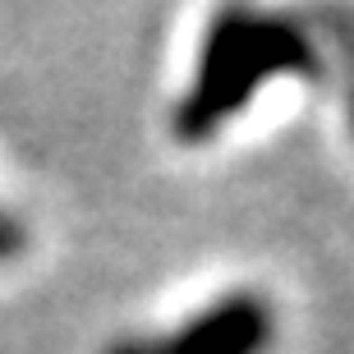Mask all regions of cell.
Instances as JSON below:
<instances>
[{
  "label": "cell",
  "instance_id": "obj_2",
  "mask_svg": "<svg viewBox=\"0 0 354 354\" xmlns=\"http://www.w3.org/2000/svg\"><path fill=\"white\" fill-rule=\"evenodd\" d=\"M290 308L258 276H230L166 313L115 327L88 354H286Z\"/></svg>",
  "mask_w": 354,
  "mask_h": 354
},
{
  "label": "cell",
  "instance_id": "obj_1",
  "mask_svg": "<svg viewBox=\"0 0 354 354\" xmlns=\"http://www.w3.org/2000/svg\"><path fill=\"white\" fill-rule=\"evenodd\" d=\"M322 10L216 5L198 14L161 97L166 143L207 157L304 115L327 97Z\"/></svg>",
  "mask_w": 354,
  "mask_h": 354
},
{
  "label": "cell",
  "instance_id": "obj_4",
  "mask_svg": "<svg viewBox=\"0 0 354 354\" xmlns=\"http://www.w3.org/2000/svg\"><path fill=\"white\" fill-rule=\"evenodd\" d=\"M37 244H41V230H37L32 207L0 180V281H10L19 267L32 263Z\"/></svg>",
  "mask_w": 354,
  "mask_h": 354
},
{
  "label": "cell",
  "instance_id": "obj_3",
  "mask_svg": "<svg viewBox=\"0 0 354 354\" xmlns=\"http://www.w3.org/2000/svg\"><path fill=\"white\" fill-rule=\"evenodd\" d=\"M322 19H327V51H331L322 102L336 111V129H341L345 147L354 152V10H322Z\"/></svg>",
  "mask_w": 354,
  "mask_h": 354
}]
</instances>
